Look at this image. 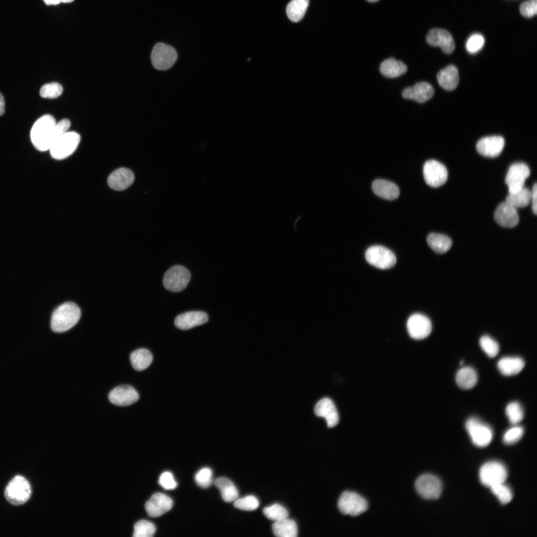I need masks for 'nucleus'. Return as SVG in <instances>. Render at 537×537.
Masks as SVG:
<instances>
[{"instance_id":"1","label":"nucleus","mask_w":537,"mask_h":537,"mask_svg":"<svg viewBox=\"0 0 537 537\" xmlns=\"http://www.w3.org/2000/svg\"><path fill=\"white\" fill-rule=\"evenodd\" d=\"M71 122L64 119L56 123L51 115L46 114L34 123L30 132V138L34 147L40 151L49 150L54 142L68 131Z\"/></svg>"},{"instance_id":"2","label":"nucleus","mask_w":537,"mask_h":537,"mask_svg":"<svg viewBox=\"0 0 537 537\" xmlns=\"http://www.w3.org/2000/svg\"><path fill=\"white\" fill-rule=\"evenodd\" d=\"M81 310L74 302H67L59 306L53 312L51 327L56 333L65 332L75 326L80 320Z\"/></svg>"},{"instance_id":"3","label":"nucleus","mask_w":537,"mask_h":537,"mask_svg":"<svg viewBox=\"0 0 537 537\" xmlns=\"http://www.w3.org/2000/svg\"><path fill=\"white\" fill-rule=\"evenodd\" d=\"M31 487L29 481L23 476H14L7 485L4 496L7 501L13 505L25 503L30 498Z\"/></svg>"},{"instance_id":"4","label":"nucleus","mask_w":537,"mask_h":537,"mask_svg":"<svg viewBox=\"0 0 537 537\" xmlns=\"http://www.w3.org/2000/svg\"><path fill=\"white\" fill-rule=\"evenodd\" d=\"M81 140L80 135L74 131L66 132L60 136L49 149L51 157L62 160L71 155L77 149Z\"/></svg>"},{"instance_id":"5","label":"nucleus","mask_w":537,"mask_h":537,"mask_svg":"<svg viewBox=\"0 0 537 537\" xmlns=\"http://www.w3.org/2000/svg\"><path fill=\"white\" fill-rule=\"evenodd\" d=\"M178 57L176 50L172 46L158 42L154 46L151 54V62L157 70L165 71L171 68Z\"/></svg>"},{"instance_id":"6","label":"nucleus","mask_w":537,"mask_h":537,"mask_svg":"<svg viewBox=\"0 0 537 537\" xmlns=\"http://www.w3.org/2000/svg\"><path fill=\"white\" fill-rule=\"evenodd\" d=\"M507 470L502 463L492 461L484 464L479 470V478L484 485L490 487L504 483L507 477Z\"/></svg>"},{"instance_id":"7","label":"nucleus","mask_w":537,"mask_h":537,"mask_svg":"<svg viewBox=\"0 0 537 537\" xmlns=\"http://www.w3.org/2000/svg\"><path fill=\"white\" fill-rule=\"evenodd\" d=\"M340 512L345 515L358 516L364 512L367 509L366 500L358 493L352 491H345L338 502Z\"/></svg>"},{"instance_id":"8","label":"nucleus","mask_w":537,"mask_h":537,"mask_svg":"<svg viewBox=\"0 0 537 537\" xmlns=\"http://www.w3.org/2000/svg\"><path fill=\"white\" fill-rule=\"evenodd\" d=\"M465 428L472 442L477 447H485L492 439V429L476 418H469L466 422Z\"/></svg>"},{"instance_id":"9","label":"nucleus","mask_w":537,"mask_h":537,"mask_svg":"<svg viewBox=\"0 0 537 537\" xmlns=\"http://www.w3.org/2000/svg\"><path fill=\"white\" fill-rule=\"evenodd\" d=\"M190 278V274L185 268L176 265L165 272L163 278V284L165 288L169 291L179 292L186 287Z\"/></svg>"},{"instance_id":"10","label":"nucleus","mask_w":537,"mask_h":537,"mask_svg":"<svg viewBox=\"0 0 537 537\" xmlns=\"http://www.w3.org/2000/svg\"><path fill=\"white\" fill-rule=\"evenodd\" d=\"M365 258L371 265L380 269H388L396 264L394 254L387 248L374 245L368 248L365 252Z\"/></svg>"},{"instance_id":"11","label":"nucleus","mask_w":537,"mask_h":537,"mask_svg":"<svg viewBox=\"0 0 537 537\" xmlns=\"http://www.w3.org/2000/svg\"><path fill=\"white\" fill-rule=\"evenodd\" d=\"M415 488L422 497L427 499H436L441 495L442 485L440 479L435 475L424 474L416 480Z\"/></svg>"},{"instance_id":"12","label":"nucleus","mask_w":537,"mask_h":537,"mask_svg":"<svg viewBox=\"0 0 537 537\" xmlns=\"http://www.w3.org/2000/svg\"><path fill=\"white\" fill-rule=\"evenodd\" d=\"M423 175L427 184L437 187L447 180L448 173L446 167L434 160L427 161L423 167Z\"/></svg>"},{"instance_id":"13","label":"nucleus","mask_w":537,"mask_h":537,"mask_svg":"<svg viewBox=\"0 0 537 537\" xmlns=\"http://www.w3.org/2000/svg\"><path fill=\"white\" fill-rule=\"evenodd\" d=\"M530 175L528 166L523 163L512 165L505 178L509 193L516 192L524 187L525 180Z\"/></svg>"},{"instance_id":"14","label":"nucleus","mask_w":537,"mask_h":537,"mask_svg":"<svg viewBox=\"0 0 537 537\" xmlns=\"http://www.w3.org/2000/svg\"><path fill=\"white\" fill-rule=\"evenodd\" d=\"M407 328L411 337L416 340H421L427 338L430 334L432 324L426 316L416 313L409 318Z\"/></svg>"},{"instance_id":"15","label":"nucleus","mask_w":537,"mask_h":537,"mask_svg":"<svg viewBox=\"0 0 537 537\" xmlns=\"http://www.w3.org/2000/svg\"><path fill=\"white\" fill-rule=\"evenodd\" d=\"M427 42L432 46H439L448 54L452 53L455 48V43L451 34L447 30L440 28L431 29L426 36Z\"/></svg>"},{"instance_id":"16","label":"nucleus","mask_w":537,"mask_h":537,"mask_svg":"<svg viewBox=\"0 0 537 537\" xmlns=\"http://www.w3.org/2000/svg\"><path fill=\"white\" fill-rule=\"evenodd\" d=\"M138 393L132 386L128 385L118 386L109 393L110 402L115 405L126 406L134 404L139 399Z\"/></svg>"},{"instance_id":"17","label":"nucleus","mask_w":537,"mask_h":537,"mask_svg":"<svg viewBox=\"0 0 537 537\" xmlns=\"http://www.w3.org/2000/svg\"><path fill=\"white\" fill-rule=\"evenodd\" d=\"M173 505L172 499L161 493L154 494L145 504V509L151 517H158L170 511Z\"/></svg>"},{"instance_id":"18","label":"nucleus","mask_w":537,"mask_h":537,"mask_svg":"<svg viewBox=\"0 0 537 537\" xmlns=\"http://www.w3.org/2000/svg\"><path fill=\"white\" fill-rule=\"evenodd\" d=\"M505 145L504 138L500 136L485 137L476 144L477 152L486 157H495L502 152Z\"/></svg>"},{"instance_id":"19","label":"nucleus","mask_w":537,"mask_h":537,"mask_svg":"<svg viewBox=\"0 0 537 537\" xmlns=\"http://www.w3.org/2000/svg\"><path fill=\"white\" fill-rule=\"evenodd\" d=\"M494 218L500 226L513 228L518 225L519 217L517 209L506 202L500 204L496 209Z\"/></svg>"},{"instance_id":"20","label":"nucleus","mask_w":537,"mask_h":537,"mask_svg":"<svg viewBox=\"0 0 537 537\" xmlns=\"http://www.w3.org/2000/svg\"><path fill=\"white\" fill-rule=\"evenodd\" d=\"M434 94L432 86L426 82H421L414 86L405 88L402 96L406 99H412L419 103H424L431 99Z\"/></svg>"},{"instance_id":"21","label":"nucleus","mask_w":537,"mask_h":537,"mask_svg":"<svg viewBox=\"0 0 537 537\" xmlns=\"http://www.w3.org/2000/svg\"><path fill=\"white\" fill-rule=\"evenodd\" d=\"M208 317L204 312L192 311L178 315L175 320V325L179 329L188 330L208 321Z\"/></svg>"},{"instance_id":"22","label":"nucleus","mask_w":537,"mask_h":537,"mask_svg":"<svg viewBox=\"0 0 537 537\" xmlns=\"http://www.w3.org/2000/svg\"><path fill=\"white\" fill-rule=\"evenodd\" d=\"M314 412L318 417L324 418L329 428L336 426L339 423V418L336 406L331 399L324 398L316 404Z\"/></svg>"},{"instance_id":"23","label":"nucleus","mask_w":537,"mask_h":537,"mask_svg":"<svg viewBox=\"0 0 537 537\" xmlns=\"http://www.w3.org/2000/svg\"><path fill=\"white\" fill-rule=\"evenodd\" d=\"M134 175L125 168L117 169L111 173L107 179L109 186L116 190H123L130 186L134 180Z\"/></svg>"},{"instance_id":"24","label":"nucleus","mask_w":537,"mask_h":537,"mask_svg":"<svg viewBox=\"0 0 537 537\" xmlns=\"http://www.w3.org/2000/svg\"><path fill=\"white\" fill-rule=\"evenodd\" d=\"M372 188L377 196L390 200L396 199L400 193L398 187L395 183L383 179L375 180Z\"/></svg>"},{"instance_id":"25","label":"nucleus","mask_w":537,"mask_h":537,"mask_svg":"<svg viewBox=\"0 0 537 537\" xmlns=\"http://www.w3.org/2000/svg\"><path fill=\"white\" fill-rule=\"evenodd\" d=\"M439 84L444 89L452 90L455 89L459 83V74L457 68L449 65L441 70L437 75Z\"/></svg>"},{"instance_id":"26","label":"nucleus","mask_w":537,"mask_h":537,"mask_svg":"<svg viewBox=\"0 0 537 537\" xmlns=\"http://www.w3.org/2000/svg\"><path fill=\"white\" fill-rule=\"evenodd\" d=\"M525 366L524 360L519 357H506L501 358L497 364L500 372L506 376L516 375L520 372Z\"/></svg>"},{"instance_id":"27","label":"nucleus","mask_w":537,"mask_h":537,"mask_svg":"<svg viewBox=\"0 0 537 537\" xmlns=\"http://www.w3.org/2000/svg\"><path fill=\"white\" fill-rule=\"evenodd\" d=\"M407 70V66L404 63L394 58L385 59L381 63L379 67L381 74L389 78L398 77L405 74Z\"/></svg>"},{"instance_id":"28","label":"nucleus","mask_w":537,"mask_h":537,"mask_svg":"<svg viewBox=\"0 0 537 537\" xmlns=\"http://www.w3.org/2000/svg\"><path fill=\"white\" fill-rule=\"evenodd\" d=\"M273 534L278 537H296L297 527L295 522L287 518L275 521L272 526Z\"/></svg>"},{"instance_id":"29","label":"nucleus","mask_w":537,"mask_h":537,"mask_svg":"<svg viewBox=\"0 0 537 537\" xmlns=\"http://www.w3.org/2000/svg\"><path fill=\"white\" fill-rule=\"evenodd\" d=\"M215 485L219 490L223 499L227 502L235 501L239 496L237 488L230 479L221 477L217 478L214 482Z\"/></svg>"},{"instance_id":"30","label":"nucleus","mask_w":537,"mask_h":537,"mask_svg":"<svg viewBox=\"0 0 537 537\" xmlns=\"http://www.w3.org/2000/svg\"><path fill=\"white\" fill-rule=\"evenodd\" d=\"M427 241L430 247L438 254L447 252L452 245V241L448 236L435 233L428 235Z\"/></svg>"},{"instance_id":"31","label":"nucleus","mask_w":537,"mask_h":537,"mask_svg":"<svg viewBox=\"0 0 537 537\" xmlns=\"http://www.w3.org/2000/svg\"><path fill=\"white\" fill-rule=\"evenodd\" d=\"M455 380L458 386L464 389L473 387L477 381V375L475 370L470 367H464L457 372Z\"/></svg>"},{"instance_id":"32","label":"nucleus","mask_w":537,"mask_h":537,"mask_svg":"<svg viewBox=\"0 0 537 537\" xmlns=\"http://www.w3.org/2000/svg\"><path fill=\"white\" fill-rule=\"evenodd\" d=\"M153 360L151 353L146 349H139L130 355V361L133 368L138 371L147 368Z\"/></svg>"},{"instance_id":"33","label":"nucleus","mask_w":537,"mask_h":537,"mask_svg":"<svg viewBox=\"0 0 537 537\" xmlns=\"http://www.w3.org/2000/svg\"><path fill=\"white\" fill-rule=\"evenodd\" d=\"M309 4V0H292L287 5L286 11L289 19L294 22L304 16Z\"/></svg>"},{"instance_id":"34","label":"nucleus","mask_w":537,"mask_h":537,"mask_svg":"<svg viewBox=\"0 0 537 537\" xmlns=\"http://www.w3.org/2000/svg\"><path fill=\"white\" fill-rule=\"evenodd\" d=\"M531 201V191L523 187L514 193H509L506 202L516 209L527 206Z\"/></svg>"},{"instance_id":"35","label":"nucleus","mask_w":537,"mask_h":537,"mask_svg":"<svg viewBox=\"0 0 537 537\" xmlns=\"http://www.w3.org/2000/svg\"><path fill=\"white\" fill-rule=\"evenodd\" d=\"M156 532V527L151 522L142 520L138 521L134 526V537H151Z\"/></svg>"},{"instance_id":"36","label":"nucleus","mask_w":537,"mask_h":537,"mask_svg":"<svg viewBox=\"0 0 537 537\" xmlns=\"http://www.w3.org/2000/svg\"><path fill=\"white\" fill-rule=\"evenodd\" d=\"M263 513L266 517L274 522L287 518L288 516L287 510L278 504H274L264 508Z\"/></svg>"},{"instance_id":"37","label":"nucleus","mask_w":537,"mask_h":537,"mask_svg":"<svg viewBox=\"0 0 537 537\" xmlns=\"http://www.w3.org/2000/svg\"><path fill=\"white\" fill-rule=\"evenodd\" d=\"M506 414L509 422L513 425L519 423L524 418L523 409L517 402H511L507 406Z\"/></svg>"},{"instance_id":"38","label":"nucleus","mask_w":537,"mask_h":537,"mask_svg":"<svg viewBox=\"0 0 537 537\" xmlns=\"http://www.w3.org/2000/svg\"><path fill=\"white\" fill-rule=\"evenodd\" d=\"M504 483L493 485L490 487V489L492 493L496 496L499 501L502 504H506L511 501L513 494L510 488Z\"/></svg>"},{"instance_id":"39","label":"nucleus","mask_w":537,"mask_h":537,"mask_svg":"<svg viewBox=\"0 0 537 537\" xmlns=\"http://www.w3.org/2000/svg\"><path fill=\"white\" fill-rule=\"evenodd\" d=\"M479 344L486 354L490 358L497 356L499 351L498 343L489 336L484 335L481 337Z\"/></svg>"},{"instance_id":"40","label":"nucleus","mask_w":537,"mask_h":537,"mask_svg":"<svg viewBox=\"0 0 537 537\" xmlns=\"http://www.w3.org/2000/svg\"><path fill=\"white\" fill-rule=\"evenodd\" d=\"M234 506L239 509L245 511H253L259 506L258 499L253 495H248L234 501Z\"/></svg>"},{"instance_id":"41","label":"nucleus","mask_w":537,"mask_h":537,"mask_svg":"<svg viewBox=\"0 0 537 537\" xmlns=\"http://www.w3.org/2000/svg\"><path fill=\"white\" fill-rule=\"evenodd\" d=\"M63 92V88L57 83L44 85L40 90V95L43 98H54L59 96Z\"/></svg>"},{"instance_id":"42","label":"nucleus","mask_w":537,"mask_h":537,"mask_svg":"<svg viewBox=\"0 0 537 537\" xmlns=\"http://www.w3.org/2000/svg\"><path fill=\"white\" fill-rule=\"evenodd\" d=\"M195 480L197 484L202 488H207L212 482V471L208 467H204L200 469L195 475Z\"/></svg>"},{"instance_id":"43","label":"nucleus","mask_w":537,"mask_h":537,"mask_svg":"<svg viewBox=\"0 0 537 537\" xmlns=\"http://www.w3.org/2000/svg\"><path fill=\"white\" fill-rule=\"evenodd\" d=\"M483 36L478 33L472 35L467 40L466 48L470 53H475L481 49L484 44Z\"/></svg>"},{"instance_id":"44","label":"nucleus","mask_w":537,"mask_h":537,"mask_svg":"<svg viewBox=\"0 0 537 537\" xmlns=\"http://www.w3.org/2000/svg\"><path fill=\"white\" fill-rule=\"evenodd\" d=\"M524 434V429L521 426H515L507 430L503 436V442L512 445L521 439Z\"/></svg>"},{"instance_id":"45","label":"nucleus","mask_w":537,"mask_h":537,"mask_svg":"<svg viewBox=\"0 0 537 537\" xmlns=\"http://www.w3.org/2000/svg\"><path fill=\"white\" fill-rule=\"evenodd\" d=\"M521 14L525 17H531L537 13V0H528L520 6Z\"/></svg>"},{"instance_id":"46","label":"nucleus","mask_w":537,"mask_h":537,"mask_svg":"<svg viewBox=\"0 0 537 537\" xmlns=\"http://www.w3.org/2000/svg\"><path fill=\"white\" fill-rule=\"evenodd\" d=\"M159 483L166 490L174 489L178 485L173 474L169 471H165L161 474L159 477Z\"/></svg>"},{"instance_id":"47","label":"nucleus","mask_w":537,"mask_h":537,"mask_svg":"<svg viewBox=\"0 0 537 537\" xmlns=\"http://www.w3.org/2000/svg\"><path fill=\"white\" fill-rule=\"evenodd\" d=\"M531 200H532V211L535 215L537 214V184L535 183L531 191Z\"/></svg>"},{"instance_id":"48","label":"nucleus","mask_w":537,"mask_h":537,"mask_svg":"<svg viewBox=\"0 0 537 537\" xmlns=\"http://www.w3.org/2000/svg\"><path fill=\"white\" fill-rule=\"evenodd\" d=\"M74 0H43L44 2L47 5H56L60 3H69L71 2Z\"/></svg>"},{"instance_id":"49","label":"nucleus","mask_w":537,"mask_h":537,"mask_svg":"<svg viewBox=\"0 0 537 537\" xmlns=\"http://www.w3.org/2000/svg\"><path fill=\"white\" fill-rule=\"evenodd\" d=\"M5 111V102L3 95L0 92V116L2 115Z\"/></svg>"},{"instance_id":"50","label":"nucleus","mask_w":537,"mask_h":537,"mask_svg":"<svg viewBox=\"0 0 537 537\" xmlns=\"http://www.w3.org/2000/svg\"><path fill=\"white\" fill-rule=\"evenodd\" d=\"M367 0V1H368L369 2H375L379 0Z\"/></svg>"}]
</instances>
